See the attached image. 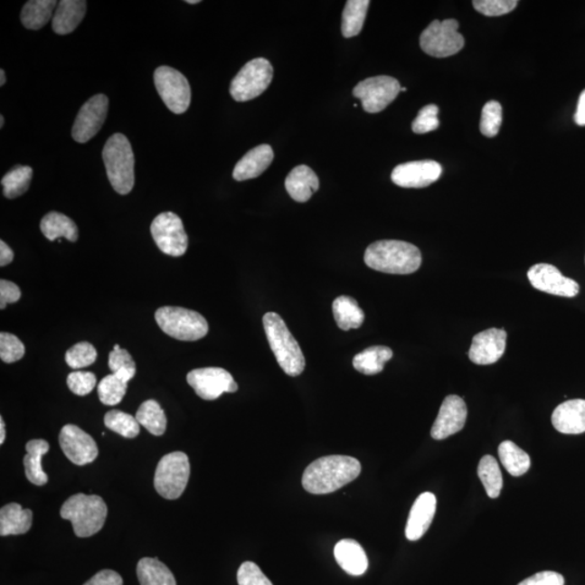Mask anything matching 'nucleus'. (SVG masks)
Returning a JSON list of instances; mask_svg holds the SVG:
<instances>
[{"mask_svg": "<svg viewBox=\"0 0 585 585\" xmlns=\"http://www.w3.org/2000/svg\"><path fill=\"white\" fill-rule=\"evenodd\" d=\"M5 84V74L4 70H0V86Z\"/></svg>", "mask_w": 585, "mask_h": 585, "instance_id": "54", "label": "nucleus"}, {"mask_svg": "<svg viewBox=\"0 0 585 585\" xmlns=\"http://www.w3.org/2000/svg\"><path fill=\"white\" fill-rule=\"evenodd\" d=\"M26 456L24 458L26 478L35 486L48 483V475L43 472L42 458L49 451V444L43 439H34L25 446Z\"/></svg>", "mask_w": 585, "mask_h": 585, "instance_id": "27", "label": "nucleus"}, {"mask_svg": "<svg viewBox=\"0 0 585 585\" xmlns=\"http://www.w3.org/2000/svg\"><path fill=\"white\" fill-rule=\"evenodd\" d=\"M319 178L308 166L299 165L292 169L286 179V189L294 201L305 203L319 190Z\"/></svg>", "mask_w": 585, "mask_h": 585, "instance_id": "24", "label": "nucleus"}, {"mask_svg": "<svg viewBox=\"0 0 585 585\" xmlns=\"http://www.w3.org/2000/svg\"><path fill=\"white\" fill-rule=\"evenodd\" d=\"M137 577L140 585H177L173 572L157 559L145 557L137 565Z\"/></svg>", "mask_w": 585, "mask_h": 585, "instance_id": "29", "label": "nucleus"}, {"mask_svg": "<svg viewBox=\"0 0 585 585\" xmlns=\"http://www.w3.org/2000/svg\"><path fill=\"white\" fill-rule=\"evenodd\" d=\"M273 157L275 153L269 145L256 146L241 158L233 169L232 176L237 182L257 178L271 165Z\"/></svg>", "mask_w": 585, "mask_h": 585, "instance_id": "22", "label": "nucleus"}, {"mask_svg": "<svg viewBox=\"0 0 585 585\" xmlns=\"http://www.w3.org/2000/svg\"><path fill=\"white\" fill-rule=\"evenodd\" d=\"M552 424L561 434L585 433V401L575 399L560 404L552 415Z\"/></svg>", "mask_w": 585, "mask_h": 585, "instance_id": "21", "label": "nucleus"}, {"mask_svg": "<svg viewBox=\"0 0 585 585\" xmlns=\"http://www.w3.org/2000/svg\"><path fill=\"white\" fill-rule=\"evenodd\" d=\"M87 3L81 0H62L58 4L52 18V30L56 34L67 35L72 33L83 21Z\"/></svg>", "mask_w": 585, "mask_h": 585, "instance_id": "25", "label": "nucleus"}, {"mask_svg": "<svg viewBox=\"0 0 585 585\" xmlns=\"http://www.w3.org/2000/svg\"><path fill=\"white\" fill-rule=\"evenodd\" d=\"M14 259L13 250L9 248L7 243H5V241H0V266H8L10 262H13Z\"/></svg>", "mask_w": 585, "mask_h": 585, "instance_id": "51", "label": "nucleus"}, {"mask_svg": "<svg viewBox=\"0 0 585 585\" xmlns=\"http://www.w3.org/2000/svg\"><path fill=\"white\" fill-rule=\"evenodd\" d=\"M33 512L19 503H9L0 510V535L24 534L32 527Z\"/></svg>", "mask_w": 585, "mask_h": 585, "instance_id": "26", "label": "nucleus"}, {"mask_svg": "<svg viewBox=\"0 0 585 585\" xmlns=\"http://www.w3.org/2000/svg\"><path fill=\"white\" fill-rule=\"evenodd\" d=\"M467 419V407L461 397L448 396L442 402L439 417H437L431 437L436 440H444L458 433L464 428Z\"/></svg>", "mask_w": 585, "mask_h": 585, "instance_id": "18", "label": "nucleus"}, {"mask_svg": "<svg viewBox=\"0 0 585 585\" xmlns=\"http://www.w3.org/2000/svg\"><path fill=\"white\" fill-rule=\"evenodd\" d=\"M84 585H123V578L117 571L105 570L97 572Z\"/></svg>", "mask_w": 585, "mask_h": 585, "instance_id": "50", "label": "nucleus"}, {"mask_svg": "<svg viewBox=\"0 0 585 585\" xmlns=\"http://www.w3.org/2000/svg\"><path fill=\"white\" fill-rule=\"evenodd\" d=\"M239 585H273L255 562L245 561L238 571Z\"/></svg>", "mask_w": 585, "mask_h": 585, "instance_id": "47", "label": "nucleus"}, {"mask_svg": "<svg viewBox=\"0 0 585 585\" xmlns=\"http://www.w3.org/2000/svg\"><path fill=\"white\" fill-rule=\"evenodd\" d=\"M107 428L114 433L125 437V439H135L140 433V424L133 415L112 410L105 417Z\"/></svg>", "mask_w": 585, "mask_h": 585, "instance_id": "38", "label": "nucleus"}, {"mask_svg": "<svg viewBox=\"0 0 585 585\" xmlns=\"http://www.w3.org/2000/svg\"><path fill=\"white\" fill-rule=\"evenodd\" d=\"M502 125V107L499 102H486L481 112L480 131L486 137H495Z\"/></svg>", "mask_w": 585, "mask_h": 585, "instance_id": "42", "label": "nucleus"}, {"mask_svg": "<svg viewBox=\"0 0 585 585\" xmlns=\"http://www.w3.org/2000/svg\"><path fill=\"white\" fill-rule=\"evenodd\" d=\"M506 332L502 329H489L478 333L473 338L468 357L472 363L479 365L495 363L505 354L506 347Z\"/></svg>", "mask_w": 585, "mask_h": 585, "instance_id": "19", "label": "nucleus"}, {"mask_svg": "<svg viewBox=\"0 0 585 585\" xmlns=\"http://www.w3.org/2000/svg\"><path fill=\"white\" fill-rule=\"evenodd\" d=\"M333 315L343 331L359 329L364 321V313L357 300L349 297H340L333 302Z\"/></svg>", "mask_w": 585, "mask_h": 585, "instance_id": "30", "label": "nucleus"}, {"mask_svg": "<svg viewBox=\"0 0 585 585\" xmlns=\"http://www.w3.org/2000/svg\"><path fill=\"white\" fill-rule=\"evenodd\" d=\"M70 391L78 396L89 395L97 384V377L91 372L76 371L68 376Z\"/></svg>", "mask_w": 585, "mask_h": 585, "instance_id": "45", "label": "nucleus"}, {"mask_svg": "<svg viewBox=\"0 0 585 585\" xmlns=\"http://www.w3.org/2000/svg\"><path fill=\"white\" fill-rule=\"evenodd\" d=\"M530 283L541 292L562 297H575L580 291L579 284L572 278L562 276L555 266L537 264L527 273Z\"/></svg>", "mask_w": 585, "mask_h": 585, "instance_id": "16", "label": "nucleus"}, {"mask_svg": "<svg viewBox=\"0 0 585 585\" xmlns=\"http://www.w3.org/2000/svg\"><path fill=\"white\" fill-rule=\"evenodd\" d=\"M437 499L431 492L420 495L410 512L406 535L410 541H418L428 533L436 513Z\"/></svg>", "mask_w": 585, "mask_h": 585, "instance_id": "20", "label": "nucleus"}, {"mask_svg": "<svg viewBox=\"0 0 585 585\" xmlns=\"http://www.w3.org/2000/svg\"><path fill=\"white\" fill-rule=\"evenodd\" d=\"M25 347L18 337L9 333L0 335V358L5 363H14L24 357Z\"/></svg>", "mask_w": 585, "mask_h": 585, "instance_id": "43", "label": "nucleus"}, {"mask_svg": "<svg viewBox=\"0 0 585 585\" xmlns=\"http://www.w3.org/2000/svg\"><path fill=\"white\" fill-rule=\"evenodd\" d=\"M136 419L152 435L162 436L165 433L166 415L160 403L156 401H146L142 403L136 413Z\"/></svg>", "mask_w": 585, "mask_h": 585, "instance_id": "35", "label": "nucleus"}, {"mask_svg": "<svg viewBox=\"0 0 585 585\" xmlns=\"http://www.w3.org/2000/svg\"><path fill=\"white\" fill-rule=\"evenodd\" d=\"M370 7L369 0H348L343 11L342 34L352 38L360 34Z\"/></svg>", "mask_w": 585, "mask_h": 585, "instance_id": "33", "label": "nucleus"}, {"mask_svg": "<svg viewBox=\"0 0 585 585\" xmlns=\"http://www.w3.org/2000/svg\"><path fill=\"white\" fill-rule=\"evenodd\" d=\"M156 320L164 333L178 341H199L209 333L204 316L190 309L167 306L156 310Z\"/></svg>", "mask_w": 585, "mask_h": 585, "instance_id": "6", "label": "nucleus"}, {"mask_svg": "<svg viewBox=\"0 0 585 585\" xmlns=\"http://www.w3.org/2000/svg\"><path fill=\"white\" fill-rule=\"evenodd\" d=\"M59 444L65 457L78 467L94 462L99 453L94 439L72 424L65 425L60 431Z\"/></svg>", "mask_w": 585, "mask_h": 585, "instance_id": "15", "label": "nucleus"}, {"mask_svg": "<svg viewBox=\"0 0 585 585\" xmlns=\"http://www.w3.org/2000/svg\"><path fill=\"white\" fill-rule=\"evenodd\" d=\"M442 167L435 161H415L401 164L392 173V183L401 188H425L439 180Z\"/></svg>", "mask_w": 585, "mask_h": 585, "instance_id": "17", "label": "nucleus"}, {"mask_svg": "<svg viewBox=\"0 0 585 585\" xmlns=\"http://www.w3.org/2000/svg\"><path fill=\"white\" fill-rule=\"evenodd\" d=\"M518 585H565V579L559 572L541 571Z\"/></svg>", "mask_w": 585, "mask_h": 585, "instance_id": "48", "label": "nucleus"}, {"mask_svg": "<svg viewBox=\"0 0 585 585\" xmlns=\"http://www.w3.org/2000/svg\"><path fill=\"white\" fill-rule=\"evenodd\" d=\"M478 476L483 483L486 495L491 499H496L503 488V477L499 464L491 456L481 458L478 466Z\"/></svg>", "mask_w": 585, "mask_h": 585, "instance_id": "37", "label": "nucleus"}, {"mask_svg": "<svg viewBox=\"0 0 585 585\" xmlns=\"http://www.w3.org/2000/svg\"><path fill=\"white\" fill-rule=\"evenodd\" d=\"M109 368L126 382L133 380L136 375V363L130 354L118 345L114 346L109 355Z\"/></svg>", "mask_w": 585, "mask_h": 585, "instance_id": "40", "label": "nucleus"}, {"mask_svg": "<svg viewBox=\"0 0 585 585\" xmlns=\"http://www.w3.org/2000/svg\"><path fill=\"white\" fill-rule=\"evenodd\" d=\"M187 3L191 5H195V4H199L200 0H187Z\"/></svg>", "mask_w": 585, "mask_h": 585, "instance_id": "56", "label": "nucleus"}, {"mask_svg": "<svg viewBox=\"0 0 585 585\" xmlns=\"http://www.w3.org/2000/svg\"><path fill=\"white\" fill-rule=\"evenodd\" d=\"M41 231L49 241L65 238L70 242H76L79 239V228L68 216L58 212H51L42 218Z\"/></svg>", "mask_w": 585, "mask_h": 585, "instance_id": "28", "label": "nucleus"}, {"mask_svg": "<svg viewBox=\"0 0 585 585\" xmlns=\"http://www.w3.org/2000/svg\"><path fill=\"white\" fill-rule=\"evenodd\" d=\"M126 392H127V382L113 373L102 379L98 385V395L106 406H117L123 401Z\"/></svg>", "mask_w": 585, "mask_h": 585, "instance_id": "39", "label": "nucleus"}, {"mask_svg": "<svg viewBox=\"0 0 585 585\" xmlns=\"http://www.w3.org/2000/svg\"><path fill=\"white\" fill-rule=\"evenodd\" d=\"M5 124V118L3 116H0V128L4 127Z\"/></svg>", "mask_w": 585, "mask_h": 585, "instance_id": "55", "label": "nucleus"}, {"mask_svg": "<svg viewBox=\"0 0 585 585\" xmlns=\"http://www.w3.org/2000/svg\"><path fill=\"white\" fill-rule=\"evenodd\" d=\"M458 22L455 19L435 20L423 31L420 45L430 57L447 58L462 51L464 37L458 33Z\"/></svg>", "mask_w": 585, "mask_h": 585, "instance_id": "8", "label": "nucleus"}, {"mask_svg": "<svg viewBox=\"0 0 585 585\" xmlns=\"http://www.w3.org/2000/svg\"><path fill=\"white\" fill-rule=\"evenodd\" d=\"M273 68L265 58L246 63L231 81V95L238 102L255 99L271 84Z\"/></svg>", "mask_w": 585, "mask_h": 585, "instance_id": "9", "label": "nucleus"}, {"mask_svg": "<svg viewBox=\"0 0 585 585\" xmlns=\"http://www.w3.org/2000/svg\"><path fill=\"white\" fill-rule=\"evenodd\" d=\"M262 322L267 340L281 369L289 376L302 374L306 366L304 354L286 322L276 313L266 314Z\"/></svg>", "mask_w": 585, "mask_h": 585, "instance_id": "3", "label": "nucleus"}, {"mask_svg": "<svg viewBox=\"0 0 585 585\" xmlns=\"http://www.w3.org/2000/svg\"><path fill=\"white\" fill-rule=\"evenodd\" d=\"M151 234L164 254L180 257L188 250V235L183 221L172 212H162L152 222Z\"/></svg>", "mask_w": 585, "mask_h": 585, "instance_id": "12", "label": "nucleus"}, {"mask_svg": "<svg viewBox=\"0 0 585 585\" xmlns=\"http://www.w3.org/2000/svg\"><path fill=\"white\" fill-rule=\"evenodd\" d=\"M401 91H407V89H401Z\"/></svg>", "mask_w": 585, "mask_h": 585, "instance_id": "57", "label": "nucleus"}, {"mask_svg": "<svg viewBox=\"0 0 585 585\" xmlns=\"http://www.w3.org/2000/svg\"><path fill=\"white\" fill-rule=\"evenodd\" d=\"M392 351L386 346H372L354 355V368L365 375L381 373L384 365L392 358Z\"/></svg>", "mask_w": 585, "mask_h": 585, "instance_id": "31", "label": "nucleus"}, {"mask_svg": "<svg viewBox=\"0 0 585 585\" xmlns=\"http://www.w3.org/2000/svg\"><path fill=\"white\" fill-rule=\"evenodd\" d=\"M575 122L579 126H585V90L582 91L580 97H579Z\"/></svg>", "mask_w": 585, "mask_h": 585, "instance_id": "52", "label": "nucleus"}, {"mask_svg": "<svg viewBox=\"0 0 585 585\" xmlns=\"http://www.w3.org/2000/svg\"><path fill=\"white\" fill-rule=\"evenodd\" d=\"M499 457L502 466L514 477L526 474L530 468V457L513 441H503L499 446Z\"/></svg>", "mask_w": 585, "mask_h": 585, "instance_id": "34", "label": "nucleus"}, {"mask_svg": "<svg viewBox=\"0 0 585 585\" xmlns=\"http://www.w3.org/2000/svg\"><path fill=\"white\" fill-rule=\"evenodd\" d=\"M439 109L435 105H429L420 109L418 117L412 123L413 133L418 135L428 134L439 127Z\"/></svg>", "mask_w": 585, "mask_h": 585, "instance_id": "44", "label": "nucleus"}, {"mask_svg": "<svg viewBox=\"0 0 585 585\" xmlns=\"http://www.w3.org/2000/svg\"><path fill=\"white\" fill-rule=\"evenodd\" d=\"M155 84L158 95L169 110L175 114H183L188 110L191 102L190 84L179 71L169 67L157 68Z\"/></svg>", "mask_w": 585, "mask_h": 585, "instance_id": "11", "label": "nucleus"}, {"mask_svg": "<svg viewBox=\"0 0 585 585\" xmlns=\"http://www.w3.org/2000/svg\"><path fill=\"white\" fill-rule=\"evenodd\" d=\"M401 91V83L396 79L381 75L360 81L353 95L361 100L365 112L379 113L385 110Z\"/></svg>", "mask_w": 585, "mask_h": 585, "instance_id": "10", "label": "nucleus"}, {"mask_svg": "<svg viewBox=\"0 0 585 585\" xmlns=\"http://www.w3.org/2000/svg\"><path fill=\"white\" fill-rule=\"evenodd\" d=\"M190 478V462L185 453L176 451L163 457L157 464L155 488L167 500H176L187 488Z\"/></svg>", "mask_w": 585, "mask_h": 585, "instance_id": "7", "label": "nucleus"}, {"mask_svg": "<svg viewBox=\"0 0 585 585\" xmlns=\"http://www.w3.org/2000/svg\"><path fill=\"white\" fill-rule=\"evenodd\" d=\"M20 298L21 289L15 283L0 281V309L4 310L8 304L16 303Z\"/></svg>", "mask_w": 585, "mask_h": 585, "instance_id": "49", "label": "nucleus"}, {"mask_svg": "<svg viewBox=\"0 0 585 585\" xmlns=\"http://www.w3.org/2000/svg\"><path fill=\"white\" fill-rule=\"evenodd\" d=\"M102 158L113 189L118 194H128L135 184V156L127 137L111 136L103 147Z\"/></svg>", "mask_w": 585, "mask_h": 585, "instance_id": "5", "label": "nucleus"}, {"mask_svg": "<svg viewBox=\"0 0 585 585\" xmlns=\"http://www.w3.org/2000/svg\"><path fill=\"white\" fill-rule=\"evenodd\" d=\"M109 111V99L105 95H96L85 103L76 117L72 137L79 144H86L99 133Z\"/></svg>", "mask_w": 585, "mask_h": 585, "instance_id": "14", "label": "nucleus"}, {"mask_svg": "<svg viewBox=\"0 0 585 585\" xmlns=\"http://www.w3.org/2000/svg\"><path fill=\"white\" fill-rule=\"evenodd\" d=\"M516 0H475L474 8L486 16H500L516 8Z\"/></svg>", "mask_w": 585, "mask_h": 585, "instance_id": "46", "label": "nucleus"}, {"mask_svg": "<svg viewBox=\"0 0 585 585\" xmlns=\"http://www.w3.org/2000/svg\"><path fill=\"white\" fill-rule=\"evenodd\" d=\"M361 473L357 458L330 456L318 458L305 469L304 489L311 495H329L352 483Z\"/></svg>", "mask_w": 585, "mask_h": 585, "instance_id": "1", "label": "nucleus"}, {"mask_svg": "<svg viewBox=\"0 0 585 585\" xmlns=\"http://www.w3.org/2000/svg\"><path fill=\"white\" fill-rule=\"evenodd\" d=\"M335 556L337 564L351 576H361L368 570L369 561L357 541L344 539L335 545Z\"/></svg>", "mask_w": 585, "mask_h": 585, "instance_id": "23", "label": "nucleus"}, {"mask_svg": "<svg viewBox=\"0 0 585 585\" xmlns=\"http://www.w3.org/2000/svg\"><path fill=\"white\" fill-rule=\"evenodd\" d=\"M187 382L196 395L204 401H216L222 393L235 392L239 390L232 375L222 368L193 370L187 375Z\"/></svg>", "mask_w": 585, "mask_h": 585, "instance_id": "13", "label": "nucleus"}, {"mask_svg": "<svg viewBox=\"0 0 585 585\" xmlns=\"http://www.w3.org/2000/svg\"><path fill=\"white\" fill-rule=\"evenodd\" d=\"M97 351L91 344L81 342L70 348L65 354V361L72 369H83L95 363Z\"/></svg>", "mask_w": 585, "mask_h": 585, "instance_id": "41", "label": "nucleus"}, {"mask_svg": "<svg viewBox=\"0 0 585 585\" xmlns=\"http://www.w3.org/2000/svg\"><path fill=\"white\" fill-rule=\"evenodd\" d=\"M365 265L391 275H410L419 270L422 254L417 246L398 240H382L372 243L364 253Z\"/></svg>", "mask_w": 585, "mask_h": 585, "instance_id": "2", "label": "nucleus"}, {"mask_svg": "<svg viewBox=\"0 0 585 585\" xmlns=\"http://www.w3.org/2000/svg\"><path fill=\"white\" fill-rule=\"evenodd\" d=\"M33 169L30 166H14L2 179L4 195L13 200L24 194L30 188Z\"/></svg>", "mask_w": 585, "mask_h": 585, "instance_id": "36", "label": "nucleus"}, {"mask_svg": "<svg viewBox=\"0 0 585 585\" xmlns=\"http://www.w3.org/2000/svg\"><path fill=\"white\" fill-rule=\"evenodd\" d=\"M5 439V429L4 419L0 418V445H4Z\"/></svg>", "mask_w": 585, "mask_h": 585, "instance_id": "53", "label": "nucleus"}, {"mask_svg": "<svg viewBox=\"0 0 585 585\" xmlns=\"http://www.w3.org/2000/svg\"><path fill=\"white\" fill-rule=\"evenodd\" d=\"M57 7V2L54 0H31L22 9V24L26 29L40 30L52 18L53 10Z\"/></svg>", "mask_w": 585, "mask_h": 585, "instance_id": "32", "label": "nucleus"}, {"mask_svg": "<svg viewBox=\"0 0 585 585\" xmlns=\"http://www.w3.org/2000/svg\"><path fill=\"white\" fill-rule=\"evenodd\" d=\"M60 515L72 523L76 537L90 538L105 526L108 507L99 495L78 494L63 503Z\"/></svg>", "mask_w": 585, "mask_h": 585, "instance_id": "4", "label": "nucleus"}]
</instances>
